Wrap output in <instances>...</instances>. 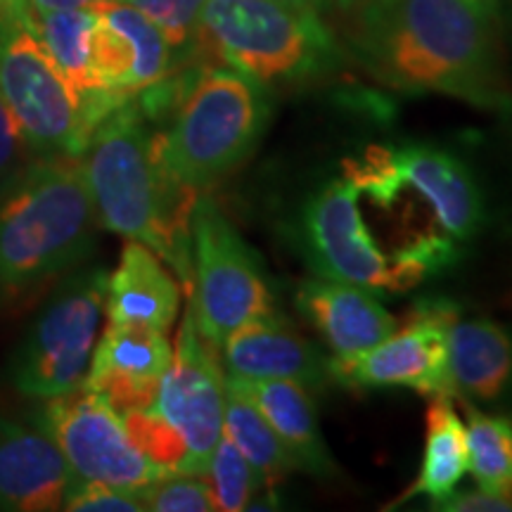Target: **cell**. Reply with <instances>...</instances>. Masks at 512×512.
Here are the masks:
<instances>
[{"label":"cell","mask_w":512,"mask_h":512,"mask_svg":"<svg viewBox=\"0 0 512 512\" xmlns=\"http://www.w3.org/2000/svg\"><path fill=\"white\" fill-rule=\"evenodd\" d=\"M354 46L387 86L446 93L484 110H510L489 12L472 0H363Z\"/></svg>","instance_id":"cell-1"},{"label":"cell","mask_w":512,"mask_h":512,"mask_svg":"<svg viewBox=\"0 0 512 512\" xmlns=\"http://www.w3.org/2000/svg\"><path fill=\"white\" fill-rule=\"evenodd\" d=\"M133 100L95 126L79 157L83 181L100 226L150 247L190 292V214L200 192L169 176L157 155V131Z\"/></svg>","instance_id":"cell-2"},{"label":"cell","mask_w":512,"mask_h":512,"mask_svg":"<svg viewBox=\"0 0 512 512\" xmlns=\"http://www.w3.org/2000/svg\"><path fill=\"white\" fill-rule=\"evenodd\" d=\"M98 216L76 157H43L0 197V287L27 290L93 252Z\"/></svg>","instance_id":"cell-3"},{"label":"cell","mask_w":512,"mask_h":512,"mask_svg":"<svg viewBox=\"0 0 512 512\" xmlns=\"http://www.w3.org/2000/svg\"><path fill=\"white\" fill-rule=\"evenodd\" d=\"M268 117L261 83L235 69H202L185 79L169 128L157 131V155L176 183L204 192L252 157Z\"/></svg>","instance_id":"cell-4"},{"label":"cell","mask_w":512,"mask_h":512,"mask_svg":"<svg viewBox=\"0 0 512 512\" xmlns=\"http://www.w3.org/2000/svg\"><path fill=\"white\" fill-rule=\"evenodd\" d=\"M195 41L261 86L304 79L325 67L332 53L318 12H299L275 0H207Z\"/></svg>","instance_id":"cell-5"},{"label":"cell","mask_w":512,"mask_h":512,"mask_svg":"<svg viewBox=\"0 0 512 512\" xmlns=\"http://www.w3.org/2000/svg\"><path fill=\"white\" fill-rule=\"evenodd\" d=\"M0 98L41 157H81L91 128L81 98L38 36L27 0H0Z\"/></svg>","instance_id":"cell-6"},{"label":"cell","mask_w":512,"mask_h":512,"mask_svg":"<svg viewBox=\"0 0 512 512\" xmlns=\"http://www.w3.org/2000/svg\"><path fill=\"white\" fill-rule=\"evenodd\" d=\"M192 285L188 309L202 339L216 351L230 332L273 311L264 266L207 192L190 214Z\"/></svg>","instance_id":"cell-7"},{"label":"cell","mask_w":512,"mask_h":512,"mask_svg":"<svg viewBox=\"0 0 512 512\" xmlns=\"http://www.w3.org/2000/svg\"><path fill=\"white\" fill-rule=\"evenodd\" d=\"M105 290L102 268L64 280L10 363V380L19 394L46 401L81 387L98 339Z\"/></svg>","instance_id":"cell-8"},{"label":"cell","mask_w":512,"mask_h":512,"mask_svg":"<svg viewBox=\"0 0 512 512\" xmlns=\"http://www.w3.org/2000/svg\"><path fill=\"white\" fill-rule=\"evenodd\" d=\"M38 430L55 441L76 482H100L138 494L166 477L133 444L124 415L83 384L46 399Z\"/></svg>","instance_id":"cell-9"},{"label":"cell","mask_w":512,"mask_h":512,"mask_svg":"<svg viewBox=\"0 0 512 512\" xmlns=\"http://www.w3.org/2000/svg\"><path fill=\"white\" fill-rule=\"evenodd\" d=\"M460 309L448 299L415 304L403 328L356 358H332L330 382L347 389L408 387L418 394H456L448 373V330Z\"/></svg>","instance_id":"cell-10"},{"label":"cell","mask_w":512,"mask_h":512,"mask_svg":"<svg viewBox=\"0 0 512 512\" xmlns=\"http://www.w3.org/2000/svg\"><path fill=\"white\" fill-rule=\"evenodd\" d=\"M223 406L226 373L216 349L197 332L188 309L178 330L171 366L150 406L185 441L188 475L207 477L209 460L223 434Z\"/></svg>","instance_id":"cell-11"},{"label":"cell","mask_w":512,"mask_h":512,"mask_svg":"<svg viewBox=\"0 0 512 512\" xmlns=\"http://www.w3.org/2000/svg\"><path fill=\"white\" fill-rule=\"evenodd\" d=\"M358 185L349 178L325 183L302 211L306 259L318 278L366 290L399 292L394 264L377 249L358 209Z\"/></svg>","instance_id":"cell-12"},{"label":"cell","mask_w":512,"mask_h":512,"mask_svg":"<svg viewBox=\"0 0 512 512\" xmlns=\"http://www.w3.org/2000/svg\"><path fill=\"white\" fill-rule=\"evenodd\" d=\"M93 12L91 74L98 91L128 100L166 79L171 46L143 12L124 0H100Z\"/></svg>","instance_id":"cell-13"},{"label":"cell","mask_w":512,"mask_h":512,"mask_svg":"<svg viewBox=\"0 0 512 512\" xmlns=\"http://www.w3.org/2000/svg\"><path fill=\"white\" fill-rule=\"evenodd\" d=\"M171 358L174 347L166 332L107 323L95 342L83 387L100 394L119 413L150 408Z\"/></svg>","instance_id":"cell-14"},{"label":"cell","mask_w":512,"mask_h":512,"mask_svg":"<svg viewBox=\"0 0 512 512\" xmlns=\"http://www.w3.org/2000/svg\"><path fill=\"white\" fill-rule=\"evenodd\" d=\"M223 373L249 380H290L309 387L330 382V361L290 320L271 311L230 332L221 344Z\"/></svg>","instance_id":"cell-15"},{"label":"cell","mask_w":512,"mask_h":512,"mask_svg":"<svg viewBox=\"0 0 512 512\" xmlns=\"http://www.w3.org/2000/svg\"><path fill=\"white\" fill-rule=\"evenodd\" d=\"M392 162L401 190H418L444 228L446 238L467 242L484 223L482 190L470 166L434 145L394 147Z\"/></svg>","instance_id":"cell-16"},{"label":"cell","mask_w":512,"mask_h":512,"mask_svg":"<svg viewBox=\"0 0 512 512\" xmlns=\"http://www.w3.org/2000/svg\"><path fill=\"white\" fill-rule=\"evenodd\" d=\"M74 472L43 430L0 418V510H62Z\"/></svg>","instance_id":"cell-17"},{"label":"cell","mask_w":512,"mask_h":512,"mask_svg":"<svg viewBox=\"0 0 512 512\" xmlns=\"http://www.w3.org/2000/svg\"><path fill=\"white\" fill-rule=\"evenodd\" d=\"M297 306L325 337L335 358L366 354L396 330V318L373 290L316 278L299 287Z\"/></svg>","instance_id":"cell-18"},{"label":"cell","mask_w":512,"mask_h":512,"mask_svg":"<svg viewBox=\"0 0 512 512\" xmlns=\"http://www.w3.org/2000/svg\"><path fill=\"white\" fill-rule=\"evenodd\" d=\"M181 290L164 261L143 242L128 240L117 268L107 275V323L169 332L178 318Z\"/></svg>","instance_id":"cell-19"},{"label":"cell","mask_w":512,"mask_h":512,"mask_svg":"<svg viewBox=\"0 0 512 512\" xmlns=\"http://www.w3.org/2000/svg\"><path fill=\"white\" fill-rule=\"evenodd\" d=\"M240 394L259 408L278 434L297 470L316 477H330L335 472L328 444L318 427L316 406H313L304 384L290 380H249V377L226 375Z\"/></svg>","instance_id":"cell-20"},{"label":"cell","mask_w":512,"mask_h":512,"mask_svg":"<svg viewBox=\"0 0 512 512\" xmlns=\"http://www.w3.org/2000/svg\"><path fill=\"white\" fill-rule=\"evenodd\" d=\"M448 373L456 394L501 399L512 382V335L489 318H458L448 330Z\"/></svg>","instance_id":"cell-21"},{"label":"cell","mask_w":512,"mask_h":512,"mask_svg":"<svg viewBox=\"0 0 512 512\" xmlns=\"http://www.w3.org/2000/svg\"><path fill=\"white\" fill-rule=\"evenodd\" d=\"M470 456H467L465 422L453 408L451 396H434L427 408L425 458L420 475L406 498L425 496L432 508L458 489L465 477Z\"/></svg>","instance_id":"cell-22"},{"label":"cell","mask_w":512,"mask_h":512,"mask_svg":"<svg viewBox=\"0 0 512 512\" xmlns=\"http://www.w3.org/2000/svg\"><path fill=\"white\" fill-rule=\"evenodd\" d=\"M223 434L240 448L256 472L261 484L275 486L280 479L297 470L278 434L259 408L226 382V406H223Z\"/></svg>","instance_id":"cell-23"},{"label":"cell","mask_w":512,"mask_h":512,"mask_svg":"<svg viewBox=\"0 0 512 512\" xmlns=\"http://www.w3.org/2000/svg\"><path fill=\"white\" fill-rule=\"evenodd\" d=\"M467 456L479 489L512 501V418L489 415L467 403Z\"/></svg>","instance_id":"cell-24"},{"label":"cell","mask_w":512,"mask_h":512,"mask_svg":"<svg viewBox=\"0 0 512 512\" xmlns=\"http://www.w3.org/2000/svg\"><path fill=\"white\" fill-rule=\"evenodd\" d=\"M207 482L211 486V494H214L216 510L223 512L247 510L256 491L264 486L259 472L226 434H221L214 456L209 460Z\"/></svg>","instance_id":"cell-25"},{"label":"cell","mask_w":512,"mask_h":512,"mask_svg":"<svg viewBox=\"0 0 512 512\" xmlns=\"http://www.w3.org/2000/svg\"><path fill=\"white\" fill-rule=\"evenodd\" d=\"M145 510L152 512H209L216 510L207 477L166 475L138 491Z\"/></svg>","instance_id":"cell-26"},{"label":"cell","mask_w":512,"mask_h":512,"mask_svg":"<svg viewBox=\"0 0 512 512\" xmlns=\"http://www.w3.org/2000/svg\"><path fill=\"white\" fill-rule=\"evenodd\" d=\"M143 12L162 31L171 48H183L195 38L207 0H124Z\"/></svg>","instance_id":"cell-27"},{"label":"cell","mask_w":512,"mask_h":512,"mask_svg":"<svg viewBox=\"0 0 512 512\" xmlns=\"http://www.w3.org/2000/svg\"><path fill=\"white\" fill-rule=\"evenodd\" d=\"M62 510L76 512H140L143 501L136 491H124L100 482H76L64 498Z\"/></svg>","instance_id":"cell-28"},{"label":"cell","mask_w":512,"mask_h":512,"mask_svg":"<svg viewBox=\"0 0 512 512\" xmlns=\"http://www.w3.org/2000/svg\"><path fill=\"white\" fill-rule=\"evenodd\" d=\"M434 510L444 512H512V501L501 494L477 489L475 491H453L451 496L434 505Z\"/></svg>","instance_id":"cell-29"},{"label":"cell","mask_w":512,"mask_h":512,"mask_svg":"<svg viewBox=\"0 0 512 512\" xmlns=\"http://www.w3.org/2000/svg\"><path fill=\"white\" fill-rule=\"evenodd\" d=\"M22 143V133H19L15 119H12L10 110L5 107L3 98H0V181L15 169Z\"/></svg>","instance_id":"cell-30"},{"label":"cell","mask_w":512,"mask_h":512,"mask_svg":"<svg viewBox=\"0 0 512 512\" xmlns=\"http://www.w3.org/2000/svg\"><path fill=\"white\" fill-rule=\"evenodd\" d=\"M31 12H55V10H81L95 8L100 0H27Z\"/></svg>","instance_id":"cell-31"},{"label":"cell","mask_w":512,"mask_h":512,"mask_svg":"<svg viewBox=\"0 0 512 512\" xmlns=\"http://www.w3.org/2000/svg\"><path fill=\"white\" fill-rule=\"evenodd\" d=\"M275 3L285 5V8L299 10V12H318L323 0H275Z\"/></svg>","instance_id":"cell-32"},{"label":"cell","mask_w":512,"mask_h":512,"mask_svg":"<svg viewBox=\"0 0 512 512\" xmlns=\"http://www.w3.org/2000/svg\"><path fill=\"white\" fill-rule=\"evenodd\" d=\"M472 3H475L477 8H482L484 12H489V15H494L496 12V0H472Z\"/></svg>","instance_id":"cell-33"},{"label":"cell","mask_w":512,"mask_h":512,"mask_svg":"<svg viewBox=\"0 0 512 512\" xmlns=\"http://www.w3.org/2000/svg\"><path fill=\"white\" fill-rule=\"evenodd\" d=\"M335 3H337L342 10H354L356 5L363 3V0H335Z\"/></svg>","instance_id":"cell-34"}]
</instances>
